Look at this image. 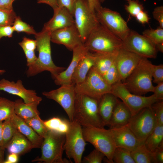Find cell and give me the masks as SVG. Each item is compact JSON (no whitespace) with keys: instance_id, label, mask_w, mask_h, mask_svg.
I'll use <instances>...</instances> for the list:
<instances>
[{"instance_id":"obj_17","label":"cell","mask_w":163,"mask_h":163,"mask_svg":"<svg viewBox=\"0 0 163 163\" xmlns=\"http://www.w3.org/2000/svg\"><path fill=\"white\" fill-rule=\"evenodd\" d=\"M51 41L58 44L63 45L71 51L84 43L75 25L52 32Z\"/></svg>"},{"instance_id":"obj_9","label":"cell","mask_w":163,"mask_h":163,"mask_svg":"<svg viewBox=\"0 0 163 163\" xmlns=\"http://www.w3.org/2000/svg\"><path fill=\"white\" fill-rule=\"evenodd\" d=\"M64 145L67 157L75 163H81L87 144L83 136L82 126L77 121H70L69 129L65 134Z\"/></svg>"},{"instance_id":"obj_38","label":"cell","mask_w":163,"mask_h":163,"mask_svg":"<svg viewBox=\"0 0 163 163\" xmlns=\"http://www.w3.org/2000/svg\"><path fill=\"white\" fill-rule=\"evenodd\" d=\"M127 5H125V9L132 16L135 17L140 11L144 10L143 4L138 0H126Z\"/></svg>"},{"instance_id":"obj_53","label":"cell","mask_w":163,"mask_h":163,"mask_svg":"<svg viewBox=\"0 0 163 163\" xmlns=\"http://www.w3.org/2000/svg\"><path fill=\"white\" fill-rule=\"evenodd\" d=\"M37 2L39 4L43 3L48 5L53 10L59 7L57 0H37Z\"/></svg>"},{"instance_id":"obj_1","label":"cell","mask_w":163,"mask_h":163,"mask_svg":"<svg viewBox=\"0 0 163 163\" xmlns=\"http://www.w3.org/2000/svg\"><path fill=\"white\" fill-rule=\"evenodd\" d=\"M51 33L43 28L40 32H37L34 35L39 55L35 62L28 67L26 72L27 77L34 76L44 71H48L54 78L66 69V68L57 66L53 61L50 45Z\"/></svg>"},{"instance_id":"obj_25","label":"cell","mask_w":163,"mask_h":163,"mask_svg":"<svg viewBox=\"0 0 163 163\" xmlns=\"http://www.w3.org/2000/svg\"><path fill=\"white\" fill-rule=\"evenodd\" d=\"M31 142L17 129L6 149L10 153L20 155L34 148Z\"/></svg>"},{"instance_id":"obj_42","label":"cell","mask_w":163,"mask_h":163,"mask_svg":"<svg viewBox=\"0 0 163 163\" xmlns=\"http://www.w3.org/2000/svg\"><path fill=\"white\" fill-rule=\"evenodd\" d=\"M151 108L157 120V124L163 125V101H158L153 104Z\"/></svg>"},{"instance_id":"obj_37","label":"cell","mask_w":163,"mask_h":163,"mask_svg":"<svg viewBox=\"0 0 163 163\" xmlns=\"http://www.w3.org/2000/svg\"><path fill=\"white\" fill-rule=\"evenodd\" d=\"M12 27L14 31L18 33L23 32L28 34L34 35L37 33L32 26L23 21L19 16L16 17Z\"/></svg>"},{"instance_id":"obj_57","label":"cell","mask_w":163,"mask_h":163,"mask_svg":"<svg viewBox=\"0 0 163 163\" xmlns=\"http://www.w3.org/2000/svg\"><path fill=\"white\" fill-rule=\"evenodd\" d=\"M5 72V70L0 69V75H2Z\"/></svg>"},{"instance_id":"obj_34","label":"cell","mask_w":163,"mask_h":163,"mask_svg":"<svg viewBox=\"0 0 163 163\" xmlns=\"http://www.w3.org/2000/svg\"><path fill=\"white\" fill-rule=\"evenodd\" d=\"M142 35L148 38L156 46L163 45V28L160 26L156 29H147L142 32Z\"/></svg>"},{"instance_id":"obj_4","label":"cell","mask_w":163,"mask_h":163,"mask_svg":"<svg viewBox=\"0 0 163 163\" xmlns=\"http://www.w3.org/2000/svg\"><path fill=\"white\" fill-rule=\"evenodd\" d=\"M148 59L142 57L137 66L123 82L133 94L142 95L153 91L152 63Z\"/></svg>"},{"instance_id":"obj_3","label":"cell","mask_w":163,"mask_h":163,"mask_svg":"<svg viewBox=\"0 0 163 163\" xmlns=\"http://www.w3.org/2000/svg\"><path fill=\"white\" fill-rule=\"evenodd\" d=\"M98 104V101L96 99L76 93L73 120L83 127H104L99 114Z\"/></svg>"},{"instance_id":"obj_5","label":"cell","mask_w":163,"mask_h":163,"mask_svg":"<svg viewBox=\"0 0 163 163\" xmlns=\"http://www.w3.org/2000/svg\"><path fill=\"white\" fill-rule=\"evenodd\" d=\"M65 139V134L49 129L43 138L40 147L41 156L32 161L45 163H70L69 161L62 157Z\"/></svg>"},{"instance_id":"obj_50","label":"cell","mask_w":163,"mask_h":163,"mask_svg":"<svg viewBox=\"0 0 163 163\" xmlns=\"http://www.w3.org/2000/svg\"><path fill=\"white\" fill-rule=\"evenodd\" d=\"M154 86L153 94L156 98L159 101H163V82L157 84Z\"/></svg>"},{"instance_id":"obj_2","label":"cell","mask_w":163,"mask_h":163,"mask_svg":"<svg viewBox=\"0 0 163 163\" xmlns=\"http://www.w3.org/2000/svg\"><path fill=\"white\" fill-rule=\"evenodd\" d=\"M123 41L100 24L90 34L84 43L88 51L99 54L117 52L122 48Z\"/></svg>"},{"instance_id":"obj_28","label":"cell","mask_w":163,"mask_h":163,"mask_svg":"<svg viewBox=\"0 0 163 163\" xmlns=\"http://www.w3.org/2000/svg\"><path fill=\"white\" fill-rule=\"evenodd\" d=\"M144 144L152 152L163 145V125L157 124L146 138Z\"/></svg>"},{"instance_id":"obj_20","label":"cell","mask_w":163,"mask_h":163,"mask_svg":"<svg viewBox=\"0 0 163 163\" xmlns=\"http://www.w3.org/2000/svg\"><path fill=\"white\" fill-rule=\"evenodd\" d=\"M53 11V17L45 23L43 28L52 33L75 25L73 16L66 8L58 7Z\"/></svg>"},{"instance_id":"obj_58","label":"cell","mask_w":163,"mask_h":163,"mask_svg":"<svg viewBox=\"0 0 163 163\" xmlns=\"http://www.w3.org/2000/svg\"><path fill=\"white\" fill-rule=\"evenodd\" d=\"M105 0H99V2L101 3H102L104 2Z\"/></svg>"},{"instance_id":"obj_44","label":"cell","mask_w":163,"mask_h":163,"mask_svg":"<svg viewBox=\"0 0 163 163\" xmlns=\"http://www.w3.org/2000/svg\"><path fill=\"white\" fill-rule=\"evenodd\" d=\"M77 0H57L59 7L67 8L73 16L75 2Z\"/></svg>"},{"instance_id":"obj_26","label":"cell","mask_w":163,"mask_h":163,"mask_svg":"<svg viewBox=\"0 0 163 163\" xmlns=\"http://www.w3.org/2000/svg\"><path fill=\"white\" fill-rule=\"evenodd\" d=\"M40 103L27 104L22 99H18L14 101V113L24 120L40 116L37 107Z\"/></svg>"},{"instance_id":"obj_22","label":"cell","mask_w":163,"mask_h":163,"mask_svg":"<svg viewBox=\"0 0 163 163\" xmlns=\"http://www.w3.org/2000/svg\"><path fill=\"white\" fill-rule=\"evenodd\" d=\"M11 119L18 131L27 138L34 148H40L43 138L40 136L23 120L14 113Z\"/></svg>"},{"instance_id":"obj_19","label":"cell","mask_w":163,"mask_h":163,"mask_svg":"<svg viewBox=\"0 0 163 163\" xmlns=\"http://www.w3.org/2000/svg\"><path fill=\"white\" fill-rule=\"evenodd\" d=\"M72 51V57L69 66L54 78L55 83L57 85H61L72 83V76L78 62L89 51L84 43L78 46Z\"/></svg>"},{"instance_id":"obj_27","label":"cell","mask_w":163,"mask_h":163,"mask_svg":"<svg viewBox=\"0 0 163 163\" xmlns=\"http://www.w3.org/2000/svg\"><path fill=\"white\" fill-rule=\"evenodd\" d=\"M117 52L106 54L93 53L95 57V62L92 67L103 75L114 62Z\"/></svg>"},{"instance_id":"obj_55","label":"cell","mask_w":163,"mask_h":163,"mask_svg":"<svg viewBox=\"0 0 163 163\" xmlns=\"http://www.w3.org/2000/svg\"><path fill=\"white\" fill-rule=\"evenodd\" d=\"M5 149L0 146V163H3L4 160V154Z\"/></svg>"},{"instance_id":"obj_59","label":"cell","mask_w":163,"mask_h":163,"mask_svg":"<svg viewBox=\"0 0 163 163\" xmlns=\"http://www.w3.org/2000/svg\"><path fill=\"white\" fill-rule=\"evenodd\" d=\"M12 2H13L14 1L16 0H12Z\"/></svg>"},{"instance_id":"obj_23","label":"cell","mask_w":163,"mask_h":163,"mask_svg":"<svg viewBox=\"0 0 163 163\" xmlns=\"http://www.w3.org/2000/svg\"><path fill=\"white\" fill-rule=\"evenodd\" d=\"M94 62V54L89 51L78 62L72 76V83L75 85L83 82Z\"/></svg>"},{"instance_id":"obj_35","label":"cell","mask_w":163,"mask_h":163,"mask_svg":"<svg viewBox=\"0 0 163 163\" xmlns=\"http://www.w3.org/2000/svg\"><path fill=\"white\" fill-rule=\"evenodd\" d=\"M40 136L44 138L49 129L46 127L40 116L24 120Z\"/></svg>"},{"instance_id":"obj_45","label":"cell","mask_w":163,"mask_h":163,"mask_svg":"<svg viewBox=\"0 0 163 163\" xmlns=\"http://www.w3.org/2000/svg\"><path fill=\"white\" fill-rule=\"evenodd\" d=\"M154 18L159 23L160 27L163 28V6H158L155 8L152 12Z\"/></svg>"},{"instance_id":"obj_30","label":"cell","mask_w":163,"mask_h":163,"mask_svg":"<svg viewBox=\"0 0 163 163\" xmlns=\"http://www.w3.org/2000/svg\"><path fill=\"white\" fill-rule=\"evenodd\" d=\"M44 123L49 129L66 134L69 129L70 121L58 117H54L44 121Z\"/></svg>"},{"instance_id":"obj_14","label":"cell","mask_w":163,"mask_h":163,"mask_svg":"<svg viewBox=\"0 0 163 163\" xmlns=\"http://www.w3.org/2000/svg\"><path fill=\"white\" fill-rule=\"evenodd\" d=\"M75 85L73 83L61 85L59 88L49 91H44L42 94L47 98L58 103L63 109L69 119L73 120L75 103L76 93Z\"/></svg>"},{"instance_id":"obj_8","label":"cell","mask_w":163,"mask_h":163,"mask_svg":"<svg viewBox=\"0 0 163 163\" xmlns=\"http://www.w3.org/2000/svg\"><path fill=\"white\" fill-rule=\"evenodd\" d=\"M75 87L76 93L87 95L98 101L104 95L111 93L112 86L93 67L90 70L85 80L75 85Z\"/></svg>"},{"instance_id":"obj_36","label":"cell","mask_w":163,"mask_h":163,"mask_svg":"<svg viewBox=\"0 0 163 163\" xmlns=\"http://www.w3.org/2000/svg\"><path fill=\"white\" fill-rule=\"evenodd\" d=\"M103 76L107 82L111 86L119 82H122L115 61Z\"/></svg>"},{"instance_id":"obj_10","label":"cell","mask_w":163,"mask_h":163,"mask_svg":"<svg viewBox=\"0 0 163 163\" xmlns=\"http://www.w3.org/2000/svg\"><path fill=\"white\" fill-rule=\"evenodd\" d=\"M111 93L121 99L129 109L132 116L143 108L151 106L159 101L153 94L146 97L131 93L121 81L112 85Z\"/></svg>"},{"instance_id":"obj_12","label":"cell","mask_w":163,"mask_h":163,"mask_svg":"<svg viewBox=\"0 0 163 163\" xmlns=\"http://www.w3.org/2000/svg\"><path fill=\"white\" fill-rule=\"evenodd\" d=\"M95 12L101 24L122 40L126 38L130 30L126 22L119 13L102 7Z\"/></svg>"},{"instance_id":"obj_31","label":"cell","mask_w":163,"mask_h":163,"mask_svg":"<svg viewBox=\"0 0 163 163\" xmlns=\"http://www.w3.org/2000/svg\"><path fill=\"white\" fill-rule=\"evenodd\" d=\"M17 130L11 118L4 121L2 123V147L5 149L6 148Z\"/></svg>"},{"instance_id":"obj_24","label":"cell","mask_w":163,"mask_h":163,"mask_svg":"<svg viewBox=\"0 0 163 163\" xmlns=\"http://www.w3.org/2000/svg\"><path fill=\"white\" fill-rule=\"evenodd\" d=\"M132 117L128 108L118 99L114 108L108 126L110 128L126 125Z\"/></svg>"},{"instance_id":"obj_7","label":"cell","mask_w":163,"mask_h":163,"mask_svg":"<svg viewBox=\"0 0 163 163\" xmlns=\"http://www.w3.org/2000/svg\"><path fill=\"white\" fill-rule=\"evenodd\" d=\"M73 17L75 25L84 43L91 31L100 24L96 12L91 9L88 0H77Z\"/></svg>"},{"instance_id":"obj_54","label":"cell","mask_w":163,"mask_h":163,"mask_svg":"<svg viewBox=\"0 0 163 163\" xmlns=\"http://www.w3.org/2000/svg\"><path fill=\"white\" fill-rule=\"evenodd\" d=\"M8 156L7 159L4 161L3 163H16L18 160V155L13 153H10Z\"/></svg>"},{"instance_id":"obj_43","label":"cell","mask_w":163,"mask_h":163,"mask_svg":"<svg viewBox=\"0 0 163 163\" xmlns=\"http://www.w3.org/2000/svg\"><path fill=\"white\" fill-rule=\"evenodd\" d=\"M19 45L23 50H34L37 48V42L34 40L25 37H23L22 41L19 43Z\"/></svg>"},{"instance_id":"obj_16","label":"cell","mask_w":163,"mask_h":163,"mask_svg":"<svg viewBox=\"0 0 163 163\" xmlns=\"http://www.w3.org/2000/svg\"><path fill=\"white\" fill-rule=\"evenodd\" d=\"M142 57L123 48L117 52L115 62L123 82L138 65Z\"/></svg>"},{"instance_id":"obj_18","label":"cell","mask_w":163,"mask_h":163,"mask_svg":"<svg viewBox=\"0 0 163 163\" xmlns=\"http://www.w3.org/2000/svg\"><path fill=\"white\" fill-rule=\"evenodd\" d=\"M110 129L116 147L132 151L144 143L136 137L126 125Z\"/></svg>"},{"instance_id":"obj_48","label":"cell","mask_w":163,"mask_h":163,"mask_svg":"<svg viewBox=\"0 0 163 163\" xmlns=\"http://www.w3.org/2000/svg\"><path fill=\"white\" fill-rule=\"evenodd\" d=\"M154 163H163V145L152 152Z\"/></svg>"},{"instance_id":"obj_56","label":"cell","mask_w":163,"mask_h":163,"mask_svg":"<svg viewBox=\"0 0 163 163\" xmlns=\"http://www.w3.org/2000/svg\"><path fill=\"white\" fill-rule=\"evenodd\" d=\"M2 121H0V146H2Z\"/></svg>"},{"instance_id":"obj_32","label":"cell","mask_w":163,"mask_h":163,"mask_svg":"<svg viewBox=\"0 0 163 163\" xmlns=\"http://www.w3.org/2000/svg\"><path fill=\"white\" fill-rule=\"evenodd\" d=\"M14 101L0 97V121L11 117L14 113Z\"/></svg>"},{"instance_id":"obj_6","label":"cell","mask_w":163,"mask_h":163,"mask_svg":"<svg viewBox=\"0 0 163 163\" xmlns=\"http://www.w3.org/2000/svg\"><path fill=\"white\" fill-rule=\"evenodd\" d=\"M82 129L85 141L90 143L95 149L103 153L108 162L113 163V156L116 146L110 129L83 127Z\"/></svg>"},{"instance_id":"obj_46","label":"cell","mask_w":163,"mask_h":163,"mask_svg":"<svg viewBox=\"0 0 163 163\" xmlns=\"http://www.w3.org/2000/svg\"><path fill=\"white\" fill-rule=\"evenodd\" d=\"M14 31V30L12 26H0V40L3 37H11Z\"/></svg>"},{"instance_id":"obj_51","label":"cell","mask_w":163,"mask_h":163,"mask_svg":"<svg viewBox=\"0 0 163 163\" xmlns=\"http://www.w3.org/2000/svg\"><path fill=\"white\" fill-rule=\"evenodd\" d=\"M12 0H0V8L8 11L14 10Z\"/></svg>"},{"instance_id":"obj_47","label":"cell","mask_w":163,"mask_h":163,"mask_svg":"<svg viewBox=\"0 0 163 163\" xmlns=\"http://www.w3.org/2000/svg\"><path fill=\"white\" fill-rule=\"evenodd\" d=\"M23 51L27 59V66L28 67L35 62L37 57L35 54L34 50H24Z\"/></svg>"},{"instance_id":"obj_11","label":"cell","mask_w":163,"mask_h":163,"mask_svg":"<svg viewBox=\"0 0 163 163\" xmlns=\"http://www.w3.org/2000/svg\"><path fill=\"white\" fill-rule=\"evenodd\" d=\"M157 124L151 106L143 108L132 116L126 125L138 139L144 142Z\"/></svg>"},{"instance_id":"obj_40","label":"cell","mask_w":163,"mask_h":163,"mask_svg":"<svg viewBox=\"0 0 163 163\" xmlns=\"http://www.w3.org/2000/svg\"><path fill=\"white\" fill-rule=\"evenodd\" d=\"M105 157L104 154L95 149L88 155L84 157L82 161L85 163H101Z\"/></svg>"},{"instance_id":"obj_49","label":"cell","mask_w":163,"mask_h":163,"mask_svg":"<svg viewBox=\"0 0 163 163\" xmlns=\"http://www.w3.org/2000/svg\"><path fill=\"white\" fill-rule=\"evenodd\" d=\"M135 18L138 22L142 24L149 23L150 19L147 12L144 10L139 13Z\"/></svg>"},{"instance_id":"obj_15","label":"cell","mask_w":163,"mask_h":163,"mask_svg":"<svg viewBox=\"0 0 163 163\" xmlns=\"http://www.w3.org/2000/svg\"><path fill=\"white\" fill-rule=\"evenodd\" d=\"M0 91H3L9 94L17 95L27 104L37 102H40L42 100V97L37 95L35 90L25 88L21 80H18L15 82L5 78L1 79L0 80Z\"/></svg>"},{"instance_id":"obj_33","label":"cell","mask_w":163,"mask_h":163,"mask_svg":"<svg viewBox=\"0 0 163 163\" xmlns=\"http://www.w3.org/2000/svg\"><path fill=\"white\" fill-rule=\"evenodd\" d=\"M131 152L129 149L116 147L113 156V163H135Z\"/></svg>"},{"instance_id":"obj_13","label":"cell","mask_w":163,"mask_h":163,"mask_svg":"<svg viewBox=\"0 0 163 163\" xmlns=\"http://www.w3.org/2000/svg\"><path fill=\"white\" fill-rule=\"evenodd\" d=\"M123 41L122 48L134 53L142 57L155 59L157 51L155 45L142 35L133 30L130 31Z\"/></svg>"},{"instance_id":"obj_52","label":"cell","mask_w":163,"mask_h":163,"mask_svg":"<svg viewBox=\"0 0 163 163\" xmlns=\"http://www.w3.org/2000/svg\"><path fill=\"white\" fill-rule=\"evenodd\" d=\"M90 7L93 11L96 12L102 6L99 0H88Z\"/></svg>"},{"instance_id":"obj_41","label":"cell","mask_w":163,"mask_h":163,"mask_svg":"<svg viewBox=\"0 0 163 163\" xmlns=\"http://www.w3.org/2000/svg\"><path fill=\"white\" fill-rule=\"evenodd\" d=\"M151 70L153 82L158 84L163 82V65H154L151 64Z\"/></svg>"},{"instance_id":"obj_29","label":"cell","mask_w":163,"mask_h":163,"mask_svg":"<svg viewBox=\"0 0 163 163\" xmlns=\"http://www.w3.org/2000/svg\"><path fill=\"white\" fill-rule=\"evenodd\" d=\"M131 153L135 163H154L152 152L147 148L144 143L131 151Z\"/></svg>"},{"instance_id":"obj_39","label":"cell","mask_w":163,"mask_h":163,"mask_svg":"<svg viewBox=\"0 0 163 163\" xmlns=\"http://www.w3.org/2000/svg\"><path fill=\"white\" fill-rule=\"evenodd\" d=\"M16 16L14 10L8 11L0 8V26L12 25Z\"/></svg>"},{"instance_id":"obj_21","label":"cell","mask_w":163,"mask_h":163,"mask_svg":"<svg viewBox=\"0 0 163 163\" xmlns=\"http://www.w3.org/2000/svg\"><path fill=\"white\" fill-rule=\"evenodd\" d=\"M118 100L111 93L102 96L98 101V110L100 117L104 126H108L114 107Z\"/></svg>"}]
</instances>
